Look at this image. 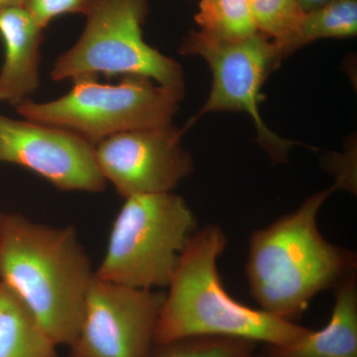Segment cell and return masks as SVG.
Listing matches in <instances>:
<instances>
[{"label": "cell", "mask_w": 357, "mask_h": 357, "mask_svg": "<svg viewBox=\"0 0 357 357\" xmlns=\"http://www.w3.org/2000/svg\"><path fill=\"white\" fill-rule=\"evenodd\" d=\"M165 293L128 287L95 275L70 357H152Z\"/></svg>", "instance_id": "cell-8"}, {"label": "cell", "mask_w": 357, "mask_h": 357, "mask_svg": "<svg viewBox=\"0 0 357 357\" xmlns=\"http://www.w3.org/2000/svg\"><path fill=\"white\" fill-rule=\"evenodd\" d=\"M331 1H332V0H298L301 8L304 11V13H310V11L326 6V3Z\"/></svg>", "instance_id": "cell-19"}, {"label": "cell", "mask_w": 357, "mask_h": 357, "mask_svg": "<svg viewBox=\"0 0 357 357\" xmlns=\"http://www.w3.org/2000/svg\"><path fill=\"white\" fill-rule=\"evenodd\" d=\"M199 227L191 206L173 192L124 199L95 275L128 287L167 288Z\"/></svg>", "instance_id": "cell-4"}, {"label": "cell", "mask_w": 357, "mask_h": 357, "mask_svg": "<svg viewBox=\"0 0 357 357\" xmlns=\"http://www.w3.org/2000/svg\"><path fill=\"white\" fill-rule=\"evenodd\" d=\"M195 20L199 34L218 41H241L258 33L250 0H201Z\"/></svg>", "instance_id": "cell-15"}, {"label": "cell", "mask_w": 357, "mask_h": 357, "mask_svg": "<svg viewBox=\"0 0 357 357\" xmlns=\"http://www.w3.org/2000/svg\"><path fill=\"white\" fill-rule=\"evenodd\" d=\"M4 213H3V211H0V231H1V225L2 222H3Z\"/></svg>", "instance_id": "cell-21"}, {"label": "cell", "mask_w": 357, "mask_h": 357, "mask_svg": "<svg viewBox=\"0 0 357 357\" xmlns=\"http://www.w3.org/2000/svg\"><path fill=\"white\" fill-rule=\"evenodd\" d=\"M72 82L66 95L50 102L25 100L16 107L17 114L66 129L95 146L114 134L173 123L185 96V86H161L144 77H122L117 84L93 77Z\"/></svg>", "instance_id": "cell-5"}, {"label": "cell", "mask_w": 357, "mask_h": 357, "mask_svg": "<svg viewBox=\"0 0 357 357\" xmlns=\"http://www.w3.org/2000/svg\"><path fill=\"white\" fill-rule=\"evenodd\" d=\"M218 223L195 232L178 260L155 328V347L192 337H225L280 347L309 328L252 309L223 287L218 261L227 248Z\"/></svg>", "instance_id": "cell-3"}, {"label": "cell", "mask_w": 357, "mask_h": 357, "mask_svg": "<svg viewBox=\"0 0 357 357\" xmlns=\"http://www.w3.org/2000/svg\"><path fill=\"white\" fill-rule=\"evenodd\" d=\"M95 273L74 227L4 213L0 282L22 300L58 347L76 340Z\"/></svg>", "instance_id": "cell-2"}, {"label": "cell", "mask_w": 357, "mask_h": 357, "mask_svg": "<svg viewBox=\"0 0 357 357\" xmlns=\"http://www.w3.org/2000/svg\"><path fill=\"white\" fill-rule=\"evenodd\" d=\"M249 357H268L266 354H263V356H257V354H253L252 356Z\"/></svg>", "instance_id": "cell-22"}, {"label": "cell", "mask_w": 357, "mask_h": 357, "mask_svg": "<svg viewBox=\"0 0 357 357\" xmlns=\"http://www.w3.org/2000/svg\"><path fill=\"white\" fill-rule=\"evenodd\" d=\"M180 53L203 58L213 75L208 100L185 124V130L206 114L245 112L255 123L258 144L272 162H287L289 151L297 142L273 132L259 112L260 105L265 100L263 84L283 60L277 45L259 32L236 42L218 41L192 32L183 41Z\"/></svg>", "instance_id": "cell-7"}, {"label": "cell", "mask_w": 357, "mask_h": 357, "mask_svg": "<svg viewBox=\"0 0 357 357\" xmlns=\"http://www.w3.org/2000/svg\"><path fill=\"white\" fill-rule=\"evenodd\" d=\"M357 34V0H332L305 13L297 34L282 51L285 59L305 45L321 39H345Z\"/></svg>", "instance_id": "cell-14"}, {"label": "cell", "mask_w": 357, "mask_h": 357, "mask_svg": "<svg viewBox=\"0 0 357 357\" xmlns=\"http://www.w3.org/2000/svg\"><path fill=\"white\" fill-rule=\"evenodd\" d=\"M0 37L4 45L0 102L16 107L39 89L44 28L25 6L9 7L0 13Z\"/></svg>", "instance_id": "cell-11"}, {"label": "cell", "mask_w": 357, "mask_h": 357, "mask_svg": "<svg viewBox=\"0 0 357 357\" xmlns=\"http://www.w3.org/2000/svg\"><path fill=\"white\" fill-rule=\"evenodd\" d=\"M257 344L225 337H192L156 345L152 357H249Z\"/></svg>", "instance_id": "cell-17"}, {"label": "cell", "mask_w": 357, "mask_h": 357, "mask_svg": "<svg viewBox=\"0 0 357 357\" xmlns=\"http://www.w3.org/2000/svg\"><path fill=\"white\" fill-rule=\"evenodd\" d=\"M333 192V185L314 192L297 210L251 234L246 276L262 311L293 321L318 294L357 271L356 253L319 230V211Z\"/></svg>", "instance_id": "cell-1"}, {"label": "cell", "mask_w": 357, "mask_h": 357, "mask_svg": "<svg viewBox=\"0 0 357 357\" xmlns=\"http://www.w3.org/2000/svg\"><path fill=\"white\" fill-rule=\"evenodd\" d=\"M330 321L319 331H307L290 344L266 345L268 357H357V271L333 289Z\"/></svg>", "instance_id": "cell-12"}, {"label": "cell", "mask_w": 357, "mask_h": 357, "mask_svg": "<svg viewBox=\"0 0 357 357\" xmlns=\"http://www.w3.org/2000/svg\"><path fill=\"white\" fill-rule=\"evenodd\" d=\"M57 349L22 300L0 282V357H59Z\"/></svg>", "instance_id": "cell-13"}, {"label": "cell", "mask_w": 357, "mask_h": 357, "mask_svg": "<svg viewBox=\"0 0 357 357\" xmlns=\"http://www.w3.org/2000/svg\"><path fill=\"white\" fill-rule=\"evenodd\" d=\"M173 123L114 134L95 145L98 170L123 199L173 192L195 169Z\"/></svg>", "instance_id": "cell-9"}, {"label": "cell", "mask_w": 357, "mask_h": 357, "mask_svg": "<svg viewBox=\"0 0 357 357\" xmlns=\"http://www.w3.org/2000/svg\"><path fill=\"white\" fill-rule=\"evenodd\" d=\"M250 6L257 31L271 39L282 55L286 45L297 34L305 16L299 2L298 0H250Z\"/></svg>", "instance_id": "cell-16"}, {"label": "cell", "mask_w": 357, "mask_h": 357, "mask_svg": "<svg viewBox=\"0 0 357 357\" xmlns=\"http://www.w3.org/2000/svg\"><path fill=\"white\" fill-rule=\"evenodd\" d=\"M93 0H27L25 8L42 28L65 14H86Z\"/></svg>", "instance_id": "cell-18"}, {"label": "cell", "mask_w": 357, "mask_h": 357, "mask_svg": "<svg viewBox=\"0 0 357 357\" xmlns=\"http://www.w3.org/2000/svg\"><path fill=\"white\" fill-rule=\"evenodd\" d=\"M23 167L64 192H100L95 146L77 134L0 114V164Z\"/></svg>", "instance_id": "cell-10"}, {"label": "cell", "mask_w": 357, "mask_h": 357, "mask_svg": "<svg viewBox=\"0 0 357 357\" xmlns=\"http://www.w3.org/2000/svg\"><path fill=\"white\" fill-rule=\"evenodd\" d=\"M147 0H93L81 37L59 56L51 79L63 82L84 77H144L161 86H185L177 61L143 39Z\"/></svg>", "instance_id": "cell-6"}, {"label": "cell", "mask_w": 357, "mask_h": 357, "mask_svg": "<svg viewBox=\"0 0 357 357\" xmlns=\"http://www.w3.org/2000/svg\"><path fill=\"white\" fill-rule=\"evenodd\" d=\"M27 0H0V13L4 9L14 6H25Z\"/></svg>", "instance_id": "cell-20"}]
</instances>
